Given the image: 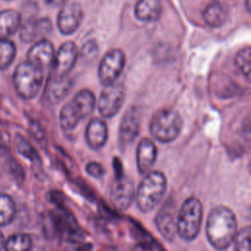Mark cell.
Returning <instances> with one entry per match:
<instances>
[{"label":"cell","mask_w":251,"mask_h":251,"mask_svg":"<svg viewBox=\"0 0 251 251\" xmlns=\"http://www.w3.org/2000/svg\"><path fill=\"white\" fill-rule=\"evenodd\" d=\"M176 203L172 199H168L162 204L155 218L159 233L169 241L174 240L176 235Z\"/></svg>","instance_id":"obj_11"},{"label":"cell","mask_w":251,"mask_h":251,"mask_svg":"<svg viewBox=\"0 0 251 251\" xmlns=\"http://www.w3.org/2000/svg\"><path fill=\"white\" fill-rule=\"evenodd\" d=\"M21 15V26H20V36L21 39L25 42H31L39 34L46 33L51 28V23L44 20H37L36 7H28L24 14Z\"/></svg>","instance_id":"obj_9"},{"label":"cell","mask_w":251,"mask_h":251,"mask_svg":"<svg viewBox=\"0 0 251 251\" xmlns=\"http://www.w3.org/2000/svg\"><path fill=\"white\" fill-rule=\"evenodd\" d=\"M135 189L132 181L126 176H118L110 189V199L119 210L128 209L134 201Z\"/></svg>","instance_id":"obj_13"},{"label":"cell","mask_w":251,"mask_h":251,"mask_svg":"<svg viewBox=\"0 0 251 251\" xmlns=\"http://www.w3.org/2000/svg\"><path fill=\"white\" fill-rule=\"evenodd\" d=\"M49 5H52V6H58V5H61V4H65L67 0H45Z\"/></svg>","instance_id":"obj_29"},{"label":"cell","mask_w":251,"mask_h":251,"mask_svg":"<svg viewBox=\"0 0 251 251\" xmlns=\"http://www.w3.org/2000/svg\"><path fill=\"white\" fill-rule=\"evenodd\" d=\"M203 205L194 196L186 198L177 211L176 234L184 241L194 240L202 226Z\"/></svg>","instance_id":"obj_4"},{"label":"cell","mask_w":251,"mask_h":251,"mask_svg":"<svg viewBox=\"0 0 251 251\" xmlns=\"http://www.w3.org/2000/svg\"><path fill=\"white\" fill-rule=\"evenodd\" d=\"M15 144L16 148L19 151L21 155L25 157L26 159L35 162L38 160V156L36 154V151L33 149V147L29 144V142L24 138L22 135L17 134L15 138Z\"/></svg>","instance_id":"obj_27"},{"label":"cell","mask_w":251,"mask_h":251,"mask_svg":"<svg viewBox=\"0 0 251 251\" xmlns=\"http://www.w3.org/2000/svg\"><path fill=\"white\" fill-rule=\"evenodd\" d=\"M96 100L88 89L78 91L71 101L64 104L59 113L60 126L64 131H73L94 110Z\"/></svg>","instance_id":"obj_3"},{"label":"cell","mask_w":251,"mask_h":251,"mask_svg":"<svg viewBox=\"0 0 251 251\" xmlns=\"http://www.w3.org/2000/svg\"><path fill=\"white\" fill-rule=\"evenodd\" d=\"M4 243H5V238H4L2 231L0 230V250L4 247Z\"/></svg>","instance_id":"obj_30"},{"label":"cell","mask_w":251,"mask_h":251,"mask_svg":"<svg viewBox=\"0 0 251 251\" xmlns=\"http://www.w3.org/2000/svg\"><path fill=\"white\" fill-rule=\"evenodd\" d=\"M6 1H12V0H6Z\"/></svg>","instance_id":"obj_32"},{"label":"cell","mask_w":251,"mask_h":251,"mask_svg":"<svg viewBox=\"0 0 251 251\" xmlns=\"http://www.w3.org/2000/svg\"><path fill=\"white\" fill-rule=\"evenodd\" d=\"M126 65V56L121 49H112L102 58L98 68V77L102 85L116 82Z\"/></svg>","instance_id":"obj_8"},{"label":"cell","mask_w":251,"mask_h":251,"mask_svg":"<svg viewBox=\"0 0 251 251\" xmlns=\"http://www.w3.org/2000/svg\"><path fill=\"white\" fill-rule=\"evenodd\" d=\"M84 137L92 150H100L108 139V126L102 118H92L86 125Z\"/></svg>","instance_id":"obj_16"},{"label":"cell","mask_w":251,"mask_h":251,"mask_svg":"<svg viewBox=\"0 0 251 251\" xmlns=\"http://www.w3.org/2000/svg\"><path fill=\"white\" fill-rule=\"evenodd\" d=\"M249 3H250V0H246V6H247V10H248V11H249V9H250Z\"/></svg>","instance_id":"obj_31"},{"label":"cell","mask_w":251,"mask_h":251,"mask_svg":"<svg viewBox=\"0 0 251 251\" xmlns=\"http://www.w3.org/2000/svg\"><path fill=\"white\" fill-rule=\"evenodd\" d=\"M16 215V204L7 194H0V226L10 224Z\"/></svg>","instance_id":"obj_24"},{"label":"cell","mask_w":251,"mask_h":251,"mask_svg":"<svg viewBox=\"0 0 251 251\" xmlns=\"http://www.w3.org/2000/svg\"><path fill=\"white\" fill-rule=\"evenodd\" d=\"M55 57L53 44L47 39L35 42L27 52V60L39 66L43 70L52 67Z\"/></svg>","instance_id":"obj_17"},{"label":"cell","mask_w":251,"mask_h":251,"mask_svg":"<svg viewBox=\"0 0 251 251\" xmlns=\"http://www.w3.org/2000/svg\"><path fill=\"white\" fill-rule=\"evenodd\" d=\"M168 188V180L164 173L151 170L140 180L134 193V201L138 210L149 213L162 202Z\"/></svg>","instance_id":"obj_2"},{"label":"cell","mask_w":251,"mask_h":251,"mask_svg":"<svg viewBox=\"0 0 251 251\" xmlns=\"http://www.w3.org/2000/svg\"><path fill=\"white\" fill-rule=\"evenodd\" d=\"M17 54L16 44L8 39H0V70L8 69L14 62Z\"/></svg>","instance_id":"obj_23"},{"label":"cell","mask_w":251,"mask_h":251,"mask_svg":"<svg viewBox=\"0 0 251 251\" xmlns=\"http://www.w3.org/2000/svg\"><path fill=\"white\" fill-rule=\"evenodd\" d=\"M250 47H245L241 50H239L237 52V54L235 55V65L236 67L239 69V71L243 74V75L249 79L250 77Z\"/></svg>","instance_id":"obj_25"},{"label":"cell","mask_w":251,"mask_h":251,"mask_svg":"<svg viewBox=\"0 0 251 251\" xmlns=\"http://www.w3.org/2000/svg\"><path fill=\"white\" fill-rule=\"evenodd\" d=\"M203 19L210 27H219L226 20V12L224 6L217 0L211 1L203 11Z\"/></svg>","instance_id":"obj_21"},{"label":"cell","mask_w":251,"mask_h":251,"mask_svg":"<svg viewBox=\"0 0 251 251\" xmlns=\"http://www.w3.org/2000/svg\"><path fill=\"white\" fill-rule=\"evenodd\" d=\"M21 26V15L15 10L0 12V39L14 35Z\"/></svg>","instance_id":"obj_20"},{"label":"cell","mask_w":251,"mask_h":251,"mask_svg":"<svg viewBox=\"0 0 251 251\" xmlns=\"http://www.w3.org/2000/svg\"><path fill=\"white\" fill-rule=\"evenodd\" d=\"M77 57L78 49L74 42L67 41L63 43L54 57L52 65L54 75L67 76L70 71L74 68Z\"/></svg>","instance_id":"obj_14"},{"label":"cell","mask_w":251,"mask_h":251,"mask_svg":"<svg viewBox=\"0 0 251 251\" xmlns=\"http://www.w3.org/2000/svg\"><path fill=\"white\" fill-rule=\"evenodd\" d=\"M158 150L153 139L143 137L136 147V167L140 175H145L154 167Z\"/></svg>","instance_id":"obj_15"},{"label":"cell","mask_w":251,"mask_h":251,"mask_svg":"<svg viewBox=\"0 0 251 251\" xmlns=\"http://www.w3.org/2000/svg\"><path fill=\"white\" fill-rule=\"evenodd\" d=\"M125 99L126 89L123 83L114 82L104 86L97 101L99 114L105 119L115 117L123 107Z\"/></svg>","instance_id":"obj_7"},{"label":"cell","mask_w":251,"mask_h":251,"mask_svg":"<svg viewBox=\"0 0 251 251\" xmlns=\"http://www.w3.org/2000/svg\"><path fill=\"white\" fill-rule=\"evenodd\" d=\"M250 233L251 228L249 226H246L241 229L237 230L232 241L234 251H249Z\"/></svg>","instance_id":"obj_26"},{"label":"cell","mask_w":251,"mask_h":251,"mask_svg":"<svg viewBox=\"0 0 251 251\" xmlns=\"http://www.w3.org/2000/svg\"><path fill=\"white\" fill-rule=\"evenodd\" d=\"M44 70L34 63L26 60L20 63L13 75L14 87L23 99L34 98L43 83Z\"/></svg>","instance_id":"obj_6"},{"label":"cell","mask_w":251,"mask_h":251,"mask_svg":"<svg viewBox=\"0 0 251 251\" xmlns=\"http://www.w3.org/2000/svg\"><path fill=\"white\" fill-rule=\"evenodd\" d=\"M182 125V119L176 110L163 108L152 116L149 131L154 140L160 143H171L180 134Z\"/></svg>","instance_id":"obj_5"},{"label":"cell","mask_w":251,"mask_h":251,"mask_svg":"<svg viewBox=\"0 0 251 251\" xmlns=\"http://www.w3.org/2000/svg\"><path fill=\"white\" fill-rule=\"evenodd\" d=\"M237 230V219L229 207L219 205L209 212L205 232L208 242L216 250H226L232 244Z\"/></svg>","instance_id":"obj_1"},{"label":"cell","mask_w":251,"mask_h":251,"mask_svg":"<svg viewBox=\"0 0 251 251\" xmlns=\"http://www.w3.org/2000/svg\"><path fill=\"white\" fill-rule=\"evenodd\" d=\"M83 18L81 6L76 2L65 3L57 18V25L61 33L69 35L74 33L80 25Z\"/></svg>","instance_id":"obj_12"},{"label":"cell","mask_w":251,"mask_h":251,"mask_svg":"<svg viewBox=\"0 0 251 251\" xmlns=\"http://www.w3.org/2000/svg\"><path fill=\"white\" fill-rule=\"evenodd\" d=\"M141 125V111L137 106L129 107L124 114L119 126V142L121 146L130 145L137 137Z\"/></svg>","instance_id":"obj_10"},{"label":"cell","mask_w":251,"mask_h":251,"mask_svg":"<svg viewBox=\"0 0 251 251\" xmlns=\"http://www.w3.org/2000/svg\"><path fill=\"white\" fill-rule=\"evenodd\" d=\"M71 88L72 82L67 76L53 75L47 86V98L51 103L57 104L69 94Z\"/></svg>","instance_id":"obj_18"},{"label":"cell","mask_w":251,"mask_h":251,"mask_svg":"<svg viewBox=\"0 0 251 251\" xmlns=\"http://www.w3.org/2000/svg\"><path fill=\"white\" fill-rule=\"evenodd\" d=\"M161 11L160 0H138L134 8V15L141 22H153L160 17Z\"/></svg>","instance_id":"obj_19"},{"label":"cell","mask_w":251,"mask_h":251,"mask_svg":"<svg viewBox=\"0 0 251 251\" xmlns=\"http://www.w3.org/2000/svg\"><path fill=\"white\" fill-rule=\"evenodd\" d=\"M85 172L88 176L94 178H101L105 175L104 167L100 163L95 161H92L86 164Z\"/></svg>","instance_id":"obj_28"},{"label":"cell","mask_w":251,"mask_h":251,"mask_svg":"<svg viewBox=\"0 0 251 251\" xmlns=\"http://www.w3.org/2000/svg\"><path fill=\"white\" fill-rule=\"evenodd\" d=\"M31 247L32 239L27 233H15L4 243L5 251H30Z\"/></svg>","instance_id":"obj_22"}]
</instances>
